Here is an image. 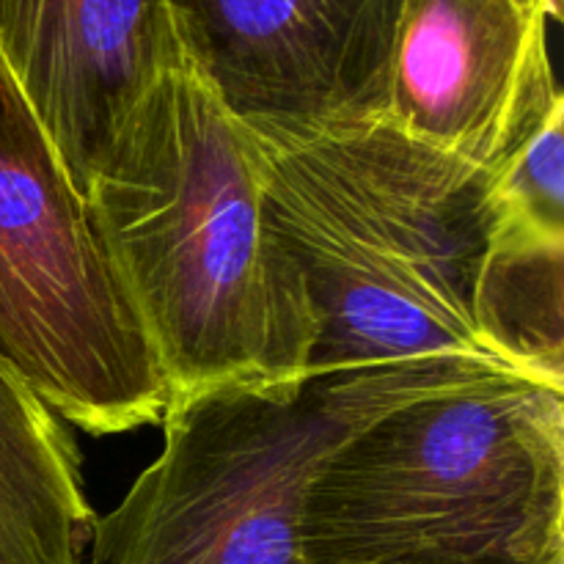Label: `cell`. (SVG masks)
Here are the masks:
<instances>
[{"label":"cell","mask_w":564,"mask_h":564,"mask_svg":"<svg viewBox=\"0 0 564 564\" xmlns=\"http://www.w3.org/2000/svg\"><path fill=\"white\" fill-rule=\"evenodd\" d=\"M248 130L268 226L312 308L306 380L375 391L394 408L529 380L479 328L490 169L383 119Z\"/></svg>","instance_id":"6da1fadb"},{"label":"cell","mask_w":564,"mask_h":564,"mask_svg":"<svg viewBox=\"0 0 564 564\" xmlns=\"http://www.w3.org/2000/svg\"><path fill=\"white\" fill-rule=\"evenodd\" d=\"M83 196L165 402L306 380L312 308L268 226L259 149L191 61L121 116Z\"/></svg>","instance_id":"7a4b0ae2"},{"label":"cell","mask_w":564,"mask_h":564,"mask_svg":"<svg viewBox=\"0 0 564 564\" xmlns=\"http://www.w3.org/2000/svg\"><path fill=\"white\" fill-rule=\"evenodd\" d=\"M308 564H564V391L501 380L352 433L306 501Z\"/></svg>","instance_id":"3957f363"},{"label":"cell","mask_w":564,"mask_h":564,"mask_svg":"<svg viewBox=\"0 0 564 564\" xmlns=\"http://www.w3.org/2000/svg\"><path fill=\"white\" fill-rule=\"evenodd\" d=\"M400 411L352 386H229L165 402L163 446L91 529V564H308L314 479Z\"/></svg>","instance_id":"277c9868"},{"label":"cell","mask_w":564,"mask_h":564,"mask_svg":"<svg viewBox=\"0 0 564 564\" xmlns=\"http://www.w3.org/2000/svg\"><path fill=\"white\" fill-rule=\"evenodd\" d=\"M0 356L88 435L160 424L165 383L86 196L0 55Z\"/></svg>","instance_id":"5b68a950"},{"label":"cell","mask_w":564,"mask_h":564,"mask_svg":"<svg viewBox=\"0 0 564 564\" xmlns=\"http://www.w3.org/2000/svg\"><path fill=\"white\" fill-rule=\"evenodd\" d=\"M185 58L248 127L383 116L405 0H169Z\"/></svg>","instance_id":"8992f818"},{"label":"cell","mask_w":564,"mask_h":564,"mask_svg":"<svg viewBox=\"0 0 564 564\" xmlns=\"http://www.w3.org/2000/svg\"><path fill=\"white\" fill-rule=\"evenodd\" d=\"M534 0H405L380 119L494 169L562 102Z\"/></svg>","instance_id":"52a82bcc"},{"label":"cell","mask_w":564,"mask_h":564,"mask_svg":"<svg viewBox=\"0 0 564 564\" xmlns=\"http://www.w3.org/2000/svg\"><path fill=\"white\" fill-rule=\"evenodd\" d=\"M0 55L80 193L121 116L187 61L169 0H0Z\"/></svg>","instance_id":"ba28073f"},{"label":"cell","mask_w":564,"mask_h":564,"mask_svg":"<svg viewBox=\"0 0 564 564\" xmlns=\"http://www.w3.org/2000/svg\"><path fill=\"white\" fill-rule=\"evenodd\" d=\"M94 521L66 422L0 356V564H86Z\"/></svg>","instance_id":"9c48e42d"},{"label":"cell","mask_w":564,"mask_h":564,"mask_svg":"<svg viewBox=\"0 0 564 564\" xmlns=\"http://www.w3.org/2000/svg\"><path fill=\"white\" fill-rule=\"evenodd\" d=\"M490 224L564 240V99L490 169Z\"/></svg>","instance_id":"30bf717a"},{"label":"cell","mask_w":564,"mask_h":564,"mask_svg":"<svg viewBox=\"0 0 564 564\" xmlns=\"http://www.w3.org/2000/svg\"><path fill=\"white\" fill-rule=\"evenodd\" d=\"M534 3H538V0H534ZM540 6V3H538ZM540 9H543V6H540Z\"/></svg>","instance_id":"8fae6325"}]
</instances>
